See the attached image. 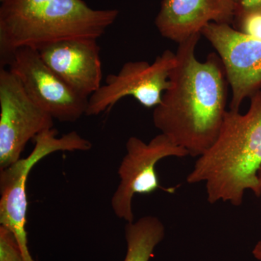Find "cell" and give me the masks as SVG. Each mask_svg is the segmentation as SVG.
I'll return each mask as SVG.
<instances>
[{
    "instance_id": "obj_15",
    "label": "cell",
    "mask_w": 261,
    "mask_h": 261,
    "mask_svg": "<svg viewBox=\"0 0 261 261\" xmlns=\"http://www.w3.org/2000/svg\"><path fill=\"white\" fill-rule=\"evenodd\" d=\"M247 12L261 13V0H237L235 15Z\"/></svg>"
},
{
    "instance_id": "obj_18",
    "label": "cell",
    "mask_w": 261,
    "mask_h": 261,
    "mask_svg": "<svg viewBox=\"0 0 261 261\" xmlns=\"http://www.w3.org/2000/svg\"><path fill=\"white\" fill-rule=\"evenodd\" d=\"M236 1H237V0H236Z\"/></svg>"
},
{
    "instance_id": "obj_17",
    "label": "cell",
    "mask_w": 261,
    "mask_h": 261,
    "mask_svg": "<svg viewBox=\"0 0 261 261\" xmlns=\"http://www.w3.org/2000/svg\"><path fill=\"white\" fill-rule=\"evenodd\" d=\"M259 187H260V197H261V169L258 173Z\"/></svg>"
},
{
    "instance_id": "obj_5",
    "label": "cell",
    "mask_w": 261,
    "mask_h": 261,
    "mask_svg": "<svg viewBox=\"0 0 261 261\" xmlns=\"http://www.w3.org/2000/svg\"><path fill=\"white\" fill-rule=\"evenodd\" d=\"M177 63L176 53L163 51L152 63L128 61L89 98L86 116H98L130 96L145 108L157 107L170 85V75Z\"/></svg>"
},
{
    "instance_id": "obj_6",
    "label": "cell",
    "mask_w": 261,
    "mask_h": 261,
    "mask_svg": "<svg viewBox=\"0 0 261 261\" xmlns=\"http://www.w3.org/2000/svg\"><path fill=\"white\" fill-rule=\"evenodd\" d=\"M126 149V154L118 168L120 182L111 198V207L118 219L129 223L135 221L134 196L148 195L162 188L156 172L158 163L166 158H185L189 154L161 133L148 143L130 137Z\"/></svg>"
},
{
    "instance_id": "obj_3",
    "label": "cell",
    "mask_w": 261,
    "mask_h": 261,
    "mask_svg": "<svg viewBox=\"0 0 261 261\" xmlns=\"http://www.w3.org/2000/svg\"><path fill=\"white\" fill-rule=\"evenodd\" d=\"M119 11L95 10L83 0H0V59L5 66L22 47L102 37Z\"/></svg>"
},
{
    "instance_id": "obj_2",
    "label": "cell",
    "mask_w": 261,
    "mask_h": 261,
    "mask_svg": "<svg viewBox=\"0 0 261 261\" xmlns=\"http://www.w3.org/2000/svg\"><path fill=\"white\" fill-rule=\"evenodd\" d=\"M248 111H227L213 145L197 158L187 183L205 184L211 204H243L245 192L260 197L261 91L250 98Z\"/></svg>"
},
{
    "instance_id": "obj_12",
    "label": "cell",
    "mask_w": 261,
    "mask_h": 261,
    "mask_svg": "<svg viewBox=\"0 0 261 261\" xmlns=\"http://www.w3.org/2000/svg\"><path fill=\"white\" fill-rule=\"evenodd\" d=\"M162 221L153 216H145L137 221L127 223L125 238L127 252L123 261H149L154 248L165 237Z\"/></svg>"
},
{
    "instance_id": "obj_9",
    "label": "cell",
    "mask_w": 261,
    "mask_h": 261,
    "mask_svg": "<svg viewBox=\"0 0 261 261\" xmlns=\"http://www.w3.org/2000/svg\"><path fill=\"white\" fill-rule=\"evenodd\" d=\"M217 51L231 90V111L261 91V39L227 23H211L200 33Z\"/></svg>"
},
{
    "instance_id": "obj_8",
    "label": "cell",
    "mask_w": 261,
    "mask_h": 261,
    "mask_svg": "<svg viewBox=\"0 0 261 261\" xmlns=\"http://www.w3.org/2000/svg\"><path fill=\"white\" fill-rule=\"evenodd\" d=\"M6 65L32 100L54 119L74 123L86 115L89 99L67 85L44 63L37 49L20 48Z\"/></svg>"
},
{
    "instance_id": "obj_7",
    "label": "cell",
    "mask_w": 261,
    "mask_h": 261,
    "mask_svg": "<svg viewBox=\"0 0 261 261\" xmlns=\"http://www.w3.org/2000/svg\"><path fill=\"white\" fill-rule=\"evenodd\" d=\"M9 70H0V171L21 159L29 141L54 126Z\"/></svg>"
},
{
    "instance_id": "obj_10",
    "label": "cell",
    "mask_w": 261,
    "mask_h": 261,
    "mask_svg": "<svg viewBox=\"0 0 261 261\" xmlns=\"http://www.w3.org/2000/svg\"><path fill=\"white\" fill-rule=\"evenodd\" d=\"M38 51L47 66L82 97L89 99L102 86V61L97 39H68Z\"/></svg>"
},
{
    "instance_id": "obj_4",
    "label": "cell",
    "mask_w": 261,
    "mask_h": 261,
    "mask_svg": "<svg viewBox=\"0 0 261 261\" xmlns=\"http://www.w3.org/2000/svg\"><path fill=\"white\" fill-rule=\"evenodd\" d=\"M54 128L44 130L34 138V148L25 159H20L0 171V224L9 228L18 240L25 261H35L31 255L25 230L28 210L27 185L29 173L39 161L54 152L89 151L90 141L76 132L58 137Z\"/></svg>"
},
{
    "instance_id": "obj_13",
    "label": "cell",
    "mask_w": 261,
    "mask_h": 261,
    "mask_svg": "<svg viewBox=\"0 0 261 261\" xmlns=\"http://www.w3.org/2000/svg\"><path fill=\"white\" fill-rule=\"evenodd\" d=\"M0 261H25L14 233L0 225Z\"/></svg>"
},
{
    "instance_id": "obj_14",
    "label": "cell",
    "mask_w": 261,
    "mask_h": 261,
    "mask_svg": "<svg viewBox=\"0 0 261 261\" xmlns=\"http://www.w3.org/2000/svg\"><path fill=\"white\" fill-rule=\"evenodd\" d=\"M234 28L240 32L261 39V13L247 12L235 15L233 23Z\"/></svg>"
},
{
    "instance_id": "obj_16",
    "label": "cell",
    "mask_w": 261,
    "mask_h": 261,
    "mask_svg": "<svg viewBox=\"0 0 261 261\" xmlns=\"http://www.w3.org/2000/svg\"><path fill=\"white\" fill-rule=\"evenodd\" d=\"M252 254L257 260L261 261V240L255 245L252 250Z\"/></svg>"
},
{
    "instance_id": "obj_1",
    "label": "cell",
    "mask_w": 261,
    "mask_h": 261,
    "mask_svg": "<svg viewBox=\"0 0 261 261\" xmlns=\"http://www.w3.org/2000/svg\"><path fill=\"white\" fill-rule=\"evenodd\" d=\"M200 36L178 44L169 87L152 113L155 128L195 158L213 145L227 112L224 66L214 53L205 61L197 59L196 47Z\"/></svg>"
},
{
    "instance_id": "obj_11",
    "label": "cell",
    "mask_w": 261,
    "mask_h": 261,
    "mask_svg": "<svg viewBox=\"0 0 261 261\" xmlns=\"http://www.w3.org/2000/svg\"><path fill=\"white\" fill-rule=\"evenodd\" d=\"M236 0H163L155 20L163 37L179 44L211 23H233Z\"/></svg>"
}]
</instances>
